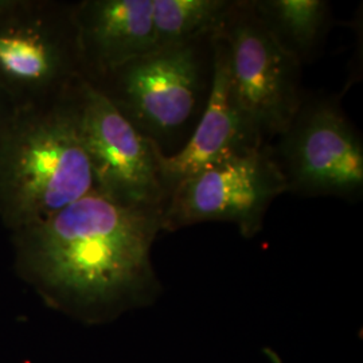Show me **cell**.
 Segmentation results:
<instances>
[{"label": "cell", "instance_id": "1", "mask_svg": "<svg viewBox=\"0 0 363 363\" xmlns=\"http://www.w3.org/2000/svg\"><path fill=\"white\" fill-rule=\"evenodd\" d=\"M163 208L125 206L91 191L13 232L21 276L58 307L100 310L155 288L150 253Z\"/></svg>", "mask_w": 363, "mask_h": 363}, {"label": "cell", "instance_id": "2", "mask_svg": "<svg viewBox=\"0 0 363 363\" xmlns=\"http://www.w3.org/2000/svg\"><path fill=\"white\" fill-rule=\"evenodd\" d=\"M77 82L54 103L18 109L0 130V220L13 233L94 189L78 127Z\"/></svg>", "mask_w": 363, "mask_h": 363}, {"label": "cell", "instance_id": "3", "mask_svg": "<svg viewBox=\"0 0 363 363\" xmlns=\"http://www.w3.org/2000/svg\"><path fill=\"white\" fill-rule=\"evenodd\" d=\"M214 37L157 48L89 84L162 156L175 155L208 104Z\"/></svg>", "mask_w": 363, "mask_h": 363}, {"label": "cell", "instance_id": "4", "mask_svg": "<svg viewBox=\"0 0 363 363\" xmlns=\"http://www.w3.org/2000/svg\"><path fill=\"white\" fill-rule=\"evenodd\" d=\"M73 7L0 0V86L18 109L54 103L82 78Z\"/></svg>", "mask_w": 363, "mask_h": 363}, {"label": "cell", "instance_id": "5", "mask_svg": "<svg viewBox=\"0 0 363 363\" xmlns=\"http://www.w3.org/2000/svg\"><path fill=\"white\" fill-rule=\"evenodd\" d=\"M271 150L286 179V193L361 199L362 138L335 96L304 94Z\"/></svg>", "mask_w": 363, "mask_h": 363}, {"label": "cell", "instance_id": "6", "mask_svg": "<svg viewBox=\"0 0 363 363\" xmlns=\"http://www.w3.org/2000/svg\"><path fill=\"white\" fill-rule=\"evenodd\" d=\"M217 35L226 49L237 103L259 140L271 145L303 101V65L274 40L252 0H234Z\"/></svg>", "mask_w": 363, "mask_h": 363}, {"label": "cell", "instance_id": "7", "mask_svg": "<svg viewBox=\"0 0 363 363\" xmlns=\"http://www.w3.org/2000/svg\"><path fill=\"white\" fill-rule=\"evenodd\" d=\"M78 127L91 164L93 191L125 205L164 210L162 154L84 78L76 85Z\"/></svg>", "mask_w": 363, "mask_h": 363}, {"label": "cell", "instance_id": "8", "mask_svg": "<svg viewBox=\"0 0 363 363\" xmlns=\"http://www.w3.org/2000/svg\"><path fill=\"white\" fill-rule=\"evenodd\" d=\"M286 183L271 145L201 169L179 182L163 210V230L201 222H233L245 237L259 233Z\"/></svg>", "mask_w": 363, "mask_h": 363}, {"label": "cell", "instance_id": "9", "mask_svg": "<svg viewBox=\"0 0 363 363\" xmlns=\"http://www.w3.org/2000/svg\"><path fill=\"white\" fill-rule=\"evenodd\" d=\"M265 147L250 128L234 96L226 49L214 37V72L208 104L189 142L175 155L162 156V172L169 199L171 190L208 166Z\"/></svg>", "mask_w": 363, "mask_h": 363}, {"label": "cell", "instance_id": "10", "mask_svg": "<svg viewBox=\"0 0 363 363\" xmlns=\"http://www.w3.org/2000/svg\"><path fill=\"white\" fill-rule=\"evenodd\" d=\"M154 0H82L74 3L81 76L93 82L155 49Z\"/></svg>", "mask_w": 363, "mask_h": 363}, {"label": "cell", "instance_id": "11", "mask_svg": "<svg viewBox=\"0 0 363 363\" xmlns=\"http://www.w3.org/2000/svg\"><path fill=\"white\" fill-rule=\"evenodd\" d=\"M255 13L274 40L301 65L322 49L331 22L325 0H252Z\"/></svg>", "mask_w": 363, "mask_h": 363}, {"label": "cell", "instance_id": "12", "mask_svg": "<svg viewBox=\"0 0 363 363\" xmlns=\"http://www.w3.org/2000/svg\"><path fill=\"white\" fill-rule=\"evenodd\" d=\"M234 0H154L155 49L217 34Z\"/></svg>", "mask_w": 363, "mask_h": 363}, {"label": "cell", "instance_id": "13", "mask_svg": "<svg viewBox=\"0 0 363 363\" xmlns=\"http://www.w3.org/2000/svg\"><path fill=\"white\" fill-rule=\"evenodd\" d=\"M16 112L18 106L13 103V99L0 86V130L13 120Z\"/></svg>", "mask_w": 363, "mask_h": 363}]
</instances>
